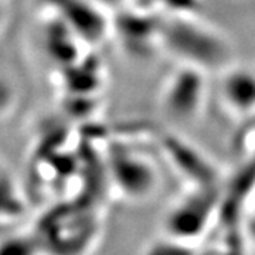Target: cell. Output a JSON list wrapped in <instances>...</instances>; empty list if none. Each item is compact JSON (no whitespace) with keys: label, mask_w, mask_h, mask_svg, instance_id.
<instances>
[{"label":"cell","mask_w":255,"mask_h":255,"mask_svg":"<svg viewBox=\"0 0 255 255\" xmlns=\"http://www.w3.org/2000/svg\"><path fill=\"white\" fill-rule=\"evenodd\" d=\"M0 255H41L31 234H11L0 238Z\"/></svg>","instance_id":"cell-1"},{"label":"cell","mask_w":255,"mask_h":255,"mask_svg":"<svg viewBox=\"0 0 255 255\" xmlns=\"http://www.w3.org/2000/svg\"><path fill=\"white\" fill-rule=\"evenodd\" d=\"M6 101H7V90L3 87V84L0 82V110H1V107L6 104Z\"/></svg>","instance_id":"cell-2"}]
</instances>
